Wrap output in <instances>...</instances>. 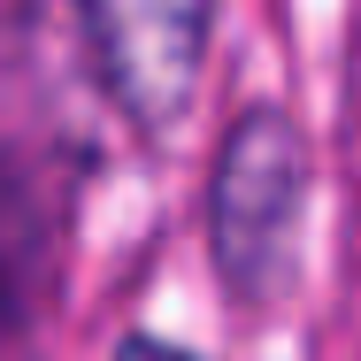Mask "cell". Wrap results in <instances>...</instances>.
I'll list each match as a JSON object with an SVG mask.
<instances>
[{
    "label": "cell",
    "instance_id": "cell-1",
    "mask_svg": "<svg viewBox=\"0 0 361 361\" xmlns=\"http://www.w3.org/2000/svg\"><path fill=\"white\" fill-rule=\"evenodd\" d=\"M307 223V139L277 100H246L216 139L208 169V262L238 315H277L300 277Z\"/></svg>",
    "mask_w": 361,
    "mask_h": 361
},
{
    "label": "cell",
    "instance_id": "cell-2",
    "mask_svg": "<svg viewBox=\"0 0 361 361\" xmlns=\"http://www.w3.org/2000/svg\"><path fill=\"white\" fill-rule=\"evenodd\" d=\"M216 8L223 0H77L92 77L139 139H161L185 123L208 39H216Z\"/></svg>",
    "mask_w": 361,
    "mask_h": 361
},
{
    "label": "cell",
    "instance_id": "cell-3",
    "mask_svg": "<svg viewBox=\"0 0 361 361\" xmlns=\"http://www.w3.org/2000/svg\"><path fill=\"white\" fill-rule=\"evenodd\" d=\"M62 223H70V177L0 131V331H23L39 300L62 277Z\"/></svg>",
    "mask_w": 361,
    "mask_h": 361
},
{
    "label": "cell",
    "instance_id": "cell-4",
    "mask_svg": "<svg viewBox=\"0 0 361 361\" xmlns=\"http://www.w3.org/2000/svg\"><path fill=\"white\" fill-rule=\"evenodd\" d=\"M108 361H208V354H192V346H177V338H154V331H131L123 346Z\"/></svg>",
    "mask_w": 361,
    "mask_h": 361
}]
</instances>
